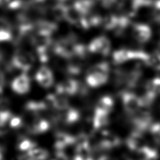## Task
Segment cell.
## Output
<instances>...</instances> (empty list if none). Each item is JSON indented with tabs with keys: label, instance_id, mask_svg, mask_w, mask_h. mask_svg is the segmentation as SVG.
Instances as JSON below:
<instances>
[{
	"label": "cell",
	"instance_id": "cell-3",
	"mask_svg": "<svg viewBox=\"0 0 160 160\" xmlns=\"http://www.w3.org/2000/svg\"><path fill=\"white\" fill-rule=\"evenodd\" d=\"M81 87L78 81L74 79H67L58 84L56 88L57 92L64 94L66 95H74L81 92Z\"/></svg>",
	"mask_w": 160,
	"mask_h": 160
},
{
	"label": "cell",
	"instance_id": "cell-2",
	"mask_svg": "<svg viewBox=\"0 0 160 160\" xmlns=\"http://www.w3.org/2000/svg\"><path fill=\"white\" fill-rule=\"evenodd\" d=\"M121 100L124 109L129 114H136L142 107L140 97L133 92H123Z\"/></svg>",
	"mask_w": 160,
	"mask_h": 160
},
{
	"label": "cell",
	"instance_id": "cell-9",
	"mask_svg": "<svg viewBox=\"0 0 160 160\" xmlns=\"http://www.w3.org/2000/svg\"><path fill=\"white\" fill-rule=\"evenodd\" d=\"M143 143H144L143 133L136 130L132 132L126 139V145L128 148L133 151H136L144 146Z\"/></svg>",
	"mask_w": 160,
	"mask_h": 160
},
{
	"label": "cell",
	"instance_id": "cell-29",
	"mask_svg": "<svg viewBox=\"0 0 160 160\" xmlns=\"http://www.w3.org/2000/svg\"><path fill=\"white\" fill-rule=\"evenodd\" d=\"M7 160H23V158L20 156H13L10 157V158H9Z\"/></svg>",
	"mask_w": 160,
	"mask_h": 160
},
{
	"label": "cell",
	"instance_id": "cell-21",
	"mask_svg": "<svg viewBox=\"0 0 160 160\" xmlns=\"http://www.w3.org/2000/svg\"><path fill=\"white\" fill-rule=\"evenodd\" d=\"M157 96L154 94L146 91V92L143 95L142 97H140V103L141 107H149L154 102Z\"/></svg>",
	"mask_w": 160,
	"mask_h": 160
},
{
	"label": "cell",
	"instance_id": "cell-1",
	"mask_svg": "<svg viewBox=\"0 0 160 160\" xmlns=\"http://www.w3.org/2000/svg\"><path fill=\"white\" fill-rule=\"evenodd\" d=\"M109 67L107 63H99L88 71L86 82L90 87L95 88L106 83L109 77Z\"/></svg>",
	"mask_w": 160,
	"mask_h": 160
},
{
	"label": "cell",
	"instance_id": "cell-6",
	"mask_svg": "<svg viewBox=\"0 0 160 160\" xmlns=\"http://www.w3.org/2000/svg\"><path fill=\"white\" fill-rule=\"evenodd\" d=\"M12 88L18 95H25L28 92L30 88V81L28 76L23 73L16 77L12 82Z\"/></svg>",
	"mask_w": 160,
	"mask_h": 160
},
{
	"label": "cell",
	"instance_id": "cell-5",
	"mask_svg": "<svg viewBox=\"0 0 160 160\" xmlns=\"http://www.w3.org/2000/svg\"><path fill=\"white\" fill-rule=\"evenodd\" d=\"M135 117L133 118V125L135 127V130L144 133L148 128H150L152 126V117L148 112H142L138 113V112L135 114Z\"/></svg>",
	"mask_w": 160,
	"mask_h": 160
},
{
	"label": "cell",
	"instance_id": "cell-28",
	"mask_svg": "<svg viewBox=\"0 0 160 160\" xmlns=\"http://www.w3.org/2000/svg\"><path fill=\"white\" fill-rule=\"evenodd\" d=\"M6 81H5V76L2 71L0 70V94L3 92Z\"/></svg>",
	"mask_w": 160,
	"mask_h": 160
},
{
	"label": "cell",
	"instance_id": "cell-30",
	"mask_svg": "<svg viewBox=\"0 0 160 160\" xmlns=\"http://www.w3.org/2000/svg\"><path fill=\"white\" fill-rule=\"evenodd\" d=\"M5 151V148L0 147V160L3 159V155H4V152Z\"/></svg>",
	"mask_w": 160,
	"mask_h": 160
},
{
	"label": "cell",
	"instance_id": "cell-20",
	"mask_svg": "<svg viewBox=\"0 0 160 160\" xmlns=\"http://www.w3.org/2000/svg\"><path fill=\"white\" fill-rule=\"evenodd\" d=\"M36 142H35L34 141H32V140L30 139L24 138L23 140H21V141L18 143V148L20 151L26 152H27L36 148Z\"/></svg>",
	"mask_w": 160,
	"mask_h": 160
},
{
	"label": "cell",
	"instance_id": "cell-19",
	"mask_svg": "<svg viewBox=\"0 0 160 160\" xmlns=\"http://www.w3.org/2000/svg\"><path fill=\"white\" fill-rule=\"evenodd\" d=\"M146 91L156 96L160 95V78L157 77L149 81L146 85Z\"/></svg>",
	"mask_w": 160,
	"mask_h": 160
},
{
	"label": "cell",
	"instance_id": "cell-25",
	"mask_svg": "<svg viewBox=\"0 0 160 160\" xmlns=\"http://www.w3.org/2000/svg\"><path fill=\"white\" fill-rule=\"evenodd\" d=\"M11 128L17 129L21 128L23 125V120L19 117H12L9 121Z\"/></svg>",
	"mask_w": 160,
	"mask_h": 160
},
{
	"label": "cell",
	"instance_id": "cell-10",
	"mask_svg": "<svg viewBox=\"0 0 160 160\" xmlns=\"http://www.w3.org/2000/svg\"><path fill=\"white\" fill-rule=\"evenodd\" d=\"M12 117L10 101L7 98H0V127L6 125Z\"/></svg>",
	"mask_w": 160,
	"mask_h": 160
},
{
	"label": "cell",
	"instance_id": "cell-26",
	"mask_svg": "<svg viewBox=\"0 0 160 160\" xmlns=\"http://www.w3.org/2000/svg\"><path fill=\"white\" fill-rule=\"evenodd\" d=\"M148 63L154 69L160 71V56L156 55L148 59Z\"/></svg>",
	"mask_w": 160,
	"mask_h": 160
},
{
	"label": "cell",
	"instance_id": "cell-17",
	"mask_svg": "<svg viewBox=\"0 0 160 160\" xmlns=\"http://www.w3.org/2000/svg\"><path fill=\"white\" fill-rule=\"evenodd\" d=\"M55 95L54 109L59 111L67 109L69 107V102L64 94L56 92Z\"/></svg>",
	"mask_w": 160,
	"mask_h": 160
},
{
	"label": "cell",
	"instance_id": "cell-11",
	"mask_svg": "<svg viewBox=\"0 0 160 160\" xmlns=\"http://www.w3.org/2000/svg\"><path fill=\"white\" fill-rule=\"evenodd\" d=\"M50 123L49 121L40 117H37L32 121L30 127V131L33 134H42L49 131Z\"/></svg>",
	"mask_w": 160,
	"mask_h": 160
},
{
	"label": "cell",
	"instance_id": "cell-12",
	"mask_svg": "<svg viewBox=\"0 0 160 160\" xmlns=\"http://www.w3.org/2000/svg\"><path fill=\"white\" fill-rule=\"evenodd\" d=\"M109 114L100 110L95 109L92 118V126L95 130H99L108 125L109 123Z\"/></svg>",
	"mask_w": 160,
	"mask_h": 160
},
{
	"label": "cell",
	"instance_id": "cell-24",
	"mask_svg": "<svg viewBox=\"0 0 160 160\" xmlns=\"http://www.w3.org/2000/svg\"><path fill=\"white\" fill-rule=\"evenodd\" d=\"M37 82L39 83L40 86L45 88H48L51 87L53 85L54 82V77L53 76L46 77V78H43L39 80H37Z\"/></svg>",
	"mask_w": 160,
	"mask_h": 160
},
{
	"label": "cell",
	"instance_id": "cell-13",
	"mask_svg": "<svg viewBox=\"0 0 160 160\" xmlns=\"http://www.w3.org/2000/svg\"><path fill=\"white\" fill-rule=\"evenodd\" d=\"M137 160H157L159 157L158 151L148 146H142L136 150Z\"/></svg>",
	"mask_w": 160,
	"mask_h": 160
},
{
	"label": "cell",
	"instance_id": "cell-23",
	"mask_svg": "<svg viewBox=\"0 0 160 160\" xmlns=\"http://www.w3.org/2000/svg\"><path fill=\"white\" fill-rule=\"evenodd\" d=\"M52 76H53V74H52V71L49 68L47 67H42L38 71L36 75H35V79H36L37 81V80L46 78V77H49Z\"/></svg>",
	"mask_w": 160,
	"mask_h": 160
},
{
	"label": "cell",
	"instance_id": "cell-4",
	"mask_svg": "<svg viewBox=\"0 0 160 160\" xmlns=\"http://www.w3.org/2000/svg\"><path fill=\"white\" fill-rule=\"evenodd\" d=\"M120 142L119 138L116 135L109 131H104L102 133L98 146L101 150H109L117 148L120 144Z\"/></svg>",
	"mask_w": 160,
	"mask_h": 160
},
{
	"label": "cell",
	"instance_id": "cell-18",
	"mask_svg": "<svg viewBox=\"0 0 160 160\" xmlns=\"http://www.w3.org/2000/svg\"><path fill=\"white\" fill-rule=\"evenodd\" d=\"M26 109L28 112H30L31 113H35L38 114L40 112L45 111L47 110V107L45 106V103L43 101L41 102H36V101H30L27 102L26 104Z\"/></svg>",
	"mask_w": 160,
	"mask_h": 160
},
{
	"label": "cell",
	"instance_id": "cell-16",
	"mask_svg": "<svg viewBox=\"0 0 160 160\" xmlns=\"http://www.w3.org/2000/svg\"><path fill=\"white\" fill-rule=\"evenodd\" d=\"M15 67L18 69L27 71L31 67L32 60L28 56H23V55H18L14 59Z\"/></svg>",
	"mask_w": 160,
	"mask_h": 160
},
{
	"label": "cell",
	"instance_id": "cell-14",
	"mask_svg": "<svg viewBox=\"0 0 160 160\" xmlns=\"http://www.w3.org/2000/svg\"><path fill=\"white\" fill-rule=\"evenodd\" d=\"M49 157L48 150L43 148H35L25 154L23 160H46Z\"/></svg>",
	"mask_w": 160,
	"mask_h": 160
},
{
	"label": "cell",
	"instance_id": "cell-27",
	"mask_svg": "<svg viewBox=\"0 0 160 160\" xmlns=\"http://www.w3.org/2000/svg\"><path fill=\"white\" fill-rule=\"evenodd\" d=\"M54 160H69L67 154L63 151H57Z\"/></svg>",
	"mask_w": 160,
	"mask_h": 160
},
{
	"label": "cell",
	"instance_id": "cell-7",
	"mask_svg": "<svg viewBox=\"0 0 160 160\" xmlns=\"http://www.w3.org/2000/svg\"><path fill=\"white\" fill-rule=\"evenodd\" d=\"M76 138L63 132H59L55 136L54 148L57 151H63L65 148L76 144Z\"/></svg>",
	"mask_w": 160,
	"mask_h": 160
},
{
	"label": "cell",
	"instance_id": "cell-15",
	"mask_svg": "<svg viewBox=\"0 0 160 160\" xmlns=\"http://www.w3.org/2000/svg\"><path fill=\"white\" fill-rule=\"evenodd\" d=\"M114 101L109 96H104L99 100L98 102L96 105L95 109L106 112L107 114H110L114 109Z\"/></svg>",
	"mask_w": 160,
	"mask_h": 160
},
{
	"label": "cell",
	"instance_id": "cell-31",
	"mask_svg": "<svg viewBox=\"0 0 160 160\" xmlns=\"http://www.w3.org/2000/svg\"><path fill=\"white\" fill-rule=\"evenodd\" d=\"M98 160H112L111 158H110L108 156H106V155H103L100 157V158H99Z\"/></svg>",
	"mask_w": 160,
	"mask_h": 160
},
{
	"label": "cell",
	"instance_id": "cell-8",
	"mask_svg": "<svg viewBox=\"0 0 160 160\" xmlns=\"http://www.w3.org/2000/svg\"><path fill=\"white\" fill-rule=\"evenodd\" d=\"M62 113L58 117V119L67 125H71L78 121L81 118V114L78 109L68 107L67 109L61 111Z\"/></svg>",
	"mask_w": 160,
	"mask_h": 160
},
{
	"label": "cell",
	"instance_id": "cell-22",
	"mask_svg": "<svg viewBox=\"0 0 160 160\" xmlns=\"http://www.w3.org/2000/svg\"><path fill=\"white\" fill-rule=\"evenodd\" d=\"M150 131L154 141L157 142V144L160 145V123L152 124Z\"/></svg>",
	"mask_w": 160,
	"mask_h": 160
}]
</instances>
